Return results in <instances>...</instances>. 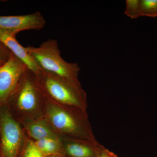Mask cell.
I'll list each match as a JSON object with an SVG mask.
<instances>
[{
  "mask_svg": "<svg viewBox=\"0 0 157 157\" xmlns=\"http://www.w3.org/2000/svg\"><path fill=\"white\" fill-rule=\"evenodd\" d=\"M42 118L59 137L97 141L86 110L59 104L45 96Z\"/></svg>",
  "mask_w": 157,
  "mask_h": 157,
  "instance_id": "6da1fadb",
  "label": "cell"
},
{
  "mask_svg": "<svg viewBox=\"0 0 157 157\" xmlns=\"http://www.w3.org/2000/svg\"><path fill=\"white\" fill-rule=\"evenodd\" d=\"M45 96L36 73L28 68L19 81L5 106L19 123L42 118L45 108Z\"/></svg>",
  "mask_w": 157,
  "mask_h": 157,
  "instance_id": "7a4b0ae2",
  "label": "cell"
},
{
  "mask_svg": "<svg viewBox=\"0 0 157 157\" xmlns=\"http://www.w3.org/2000/svg\"><path fill=\"white\" fill-rule=\"evenodd\" d=\"M36 75L47 98L59 104L87 110L86 93L78 78L62 77L42 69Z\"/></svg>",
  "mask_w": 157,
  "mask_h": 157,
  "instance_id": "3957f363",
  "label": "cell"
},
{
  "mask_svg": "<svg viewBox=\"0 0 157 157\" xmlns=\"http://www.w3.org/2000/svg\"><path fill=\"white\" fill-rule=\"evenodd\" d=\"M25 48L42 70L62 77L78 78L80 68L77 63H68L63 59L56 40L49 39L39 47L28 46Z\"/></svg>",
  "mask_w": 157,
  "mask_h": 157,
  "instance_id": "277c9868",
  "label": "cell"
},
{
  "mask_svg": "<svg viewBox=\"0 0 157 157\" xmlns=\"http://www.w3.org/2000/svg\"><path fill=\"white\" fill-rule=\"evenodd\" d=\"M25 134L6 106L0 108V157H17Z\"/></svg>",
  "mask_w": 157,
  "mask_h": 157,
  "instance_id": "5b68a950",
  "label": "cell"
},
{
  "mask_svg": "<svg viewBox=\"0 0 157 157\" xmlns=\"http://www.w3.org/2000/svg\"><path fill=\"white\" fill-rule=\"evenodd\" d=\"M27 68L23 62L11 52L7 63L0 67V108L6 105Z\"/></svg>",
  "mask_w": 157,
  "mask_h": 157,
  "instance_id": "8992f818",
  "label": "cell"
},
{
  "mask_svg": "<svg viewBox=\"0 0 157 157\" xmlns=\"http://www.w3.org/2000/svg\"><path fill=\"white\" fill-rule=\"evenodd\" d=\"M59 137L65 157H99L105 148L97 141Z\"/></svg>",
  "mask_w": 157,
  "mask_h": 157,
  "instance_id": "52a82bcc",
  "label": "cell"
},
{
  "mask_svg": "<svg viewBox=\"0 0 157 157\" xmlns=\"http://www.w3.org/2000/svg\"><path fill=\"white\" fill-rule=\"evenodd\" d=\"M46 21L42 14L36 11L32 14L16 16H0V29L19 32L29 30H40Z\"/></svg>",
  "mask_w": 157,
  "mask_h": 157,
  "instance_id": "ba28073f",
  "label": "cell"
},
{
  "mask_svg": "<svg viewBox=\"0 0 157 157\" xmlns=\"http://www.w3.org/2000/svg\"><path fill=\"white\" fill-rule=\"evenodd\" d=\"M18 32L10 30L0 29V41L6 46L11 53L23 62L29 69L36 74L41 70L36 60L17 42L16 36Z\"/></svg>",
  "mask_w": 157,
  "mask_h": 157,
  "instance_id": "9c48e42d",
  "label": "cell"
},
{
  "mask_svg": "<svg viewBox=\"0 0 157 157\" xmlns=\"http://www.w3.org/2000/svg\"><path fill=\"white\" fill-rule=\"evenodd\" d=\"M126 5L124 13L131 18L157 17V0H127Z\"/></svg>",
  "mask_w": 157,
  "mask_h": 157,
  "instance_id": "30bf717a",
  "label": "cell"
},
{
  "mask_svg": "<svg viewBox=\"0 0 157 157\" xmlns=\"http://www.w3.org/2000/svg\"><path fill=\"white\" fill-rule=\"evenodd\" d=\"M20 123L26 136L33 141L48 137H59L42 118L24 121Z\"/></svg>",
  "mask_w": 157,
  "mask_h": 157,
  "instance_id": "8fae6325",
  "label": "cell"
},
{
  "mask_svg": "<svg viewBox=\"0 0 157 157\" xmlns=\"http://www.w3.org/2000/svg\"><path fill=\"white\" fill-rule=\"evenodd\" d=\"M17 157H45L31 140L25 135Z\"/></svg>",
  "mask_w": 157,
  "mask_h": 157,
  "instance_id": "7c38bea8",
  "label": "cell"
},
{
  "mask_svg": "<svg viewBox=\"0 0 157 157\" xmlns=\"http://www.w3.org/2000/svg\"><path fill=\"white\" fill-rule=\"evenodd\" d=\"M11 51L0 41V67L9 59Z\"/></svg>",
  "mask_w": 157,
  "mask_h": 157,
  "instance_id": "4fadbf2b",
  "label": "cell"
},
{
  "mask_svg": "<svg viewBox=\"0 0 157 157\" xmlns=\"http://www.w3.org/2000/svg\"><path fill=\"white\" fill-rule=\"evenodd\" d=\"M99 157H117V156L113 152L110 151L109 150L105 148Z\"/></svg>",
  "mask_w": 157,
  "mask_h": 157,
  "instance_id": "5bb4252c",
  "label": "cell"
},
{
  "mask_svg": "<svg viewBox=\"0 0 157 157\" xmlns=\"http://www.w3.org/2000/svg\"><path fill=\"white\" fill-rule=\"evenodd\" d=\"M45 157H65L61 154H58L52 155L48 156Z\"/></svg>",
  "mask_w": 157,
  "mask_h": 157,
  "instance_id": "9a60e30c",
  "label": "cell"
}]
</instances>
